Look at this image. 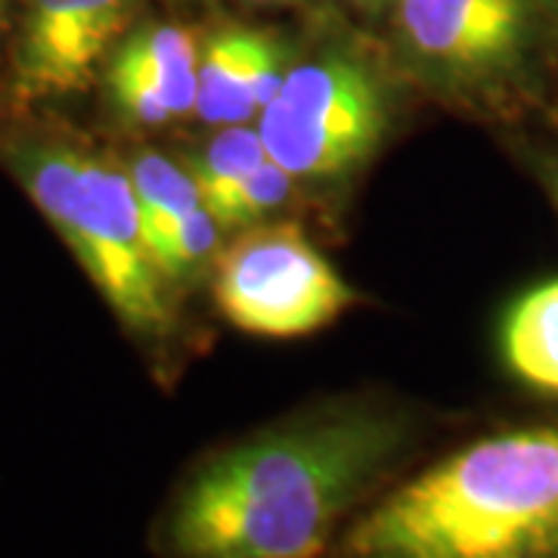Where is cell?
<instances>
[{
	"instance_id": "cell-18",
	"label": "cell",
	"mask_w": 558,
	"mask_h": 558,
	"mask_svg": "<svg viewBox=\"0 0 558 558\" xmlns=\"http://www.w3.org/2000/svg\"><path fill=\"white\" fill-rule=\"evenodd\" d=\"M553 3H556V10H558V0H553Z\"/></svg>"
},
{
	"instance_id": "cell-11",
	"label": "cell",
	"mask_w": 558,
	"mask_h": 558,
	"mask_svg": "<svg viewBox=\"0 0 558 558\" xmlns=\"http://www.w3.org/2000/svg\"><path fill=\"white\" fill-rule=\"evenodd\" d=\"M128 174L137 193L146 240H153L161 227L202 205V190L190 168L165 159L161 153H143Z\"/></svg>"
},
{
	"instance_id": "cell-14",
	"label": "cell",
	"mask_w": 558,
	"mask_h": 558,
	"mask_svg": "<svg viewBox=\"0 0 558 558\" xmlns=\"http://www.w3.org/2000/svg\"><path fill=\"white\" fill-rule=\"evenodd\" d=\"M292 180L295 178L282 165L267 159L233 190L205 202V208L218 218L220 227H248L286 205L292 196Z\"/></svg>"
},
{
	"instance_id": "cell-2",
	"label": "cell",
	"mask_w": 558,
	"mask_h": 558,
	"mask_svg": "<svg viewBox=\"0 0 558 558\" xmlns=\"http://www.w3.org/2000/svg\"><path fill=\"white\" fill-rule=\"evenodd\" d=\"M326 558H558V425L481 435L407 472Z\"/></svg>"
},
{
	"instance_id": "cell-9",
	"label": "cell",
	"mask_w": 558,
	"mask_h": 558,
	"mask_svg": "<svg viewBox=\"0 0 558 558\" xmlns=\"http://www.w3.org/2000/svg\"><path fill=\"white\" fill-rule=\"evenodd\" d=\"M502 357L527 388L558 398V279L534 286L509 307Z\"/></svg>"
},
{
	"instance_id": "cell-17",
	"label": "cell",
	"mask_w": 558,
	"mask_h": 558,
	"mask_svg": "<svg viewBox=\"0 0 558 558\" xmlns=\"http://www.w3.org/2000/svg\"><path fill=\"white\" fill-rule=\"evenodd\" d=\"M3 3H7V0H0V13H3Z\"/></svg>"
},
{
	"instance_id": "cell-10",
	"label": "cell",
	"mask_w": 558,
	"mask_h": 558,
	"mask_svg": "<svg viewBox=\"0 0 558 558\" xmlns=\"http://www.w3.org/2000/svg\"><path fill=\"white\" fill-rule=\"evenodd\" d=\"M260 32L223 28L211 35L199 53L196 116L205 124H245L258 116L252 87V57Z\"/></svg>"
},
{
	"instance_id": "cell-5",
	"label": "cell",
	"mask_w": 558,
	"mask_h": 558,
	"mask_svg": "<svg viewBox=\"0 0 558 558\" xmlns=\"http://www.w3.org/2000/svg\"><path fill=\"white\" fill-rule=\"evenodd\" d=\"M215 301L248 336L301 339L341 317L354 304V289L299 227L267 223L220 252Z\"/></svg>"
},
{
	"instance_id": "cell-7",
	"label": "cell",
	"mask_w": 558,
	"mask_h": 558,
	"mask_svg": "<svg viewBox=\"0 0 558 558\" xmlns=\"http://www.w3.org/2000/svg\"><path fill=\"white\" fill-rule=\"evenodd\" d=\"M398 20L418 60L459 78L512 69L524 44L521 0H398Z\"/></svg>"
},
{
	"instance_id": "cell-6",
	"label": "cell",
	"mask_w": 558,
	"mask_h": 558,
	"mask_svg": "<svg viewBox=\"0 0 558 558\" xmlns=\"http://www.w3.org/2000/svg\"><path fill=\"white\" fill-rule=\"evenodd\" d=\"M137 0H32L16 53L22 102L65 97L94 78Z\"/></svg>"
},
{
	"instance_id": "cell-8",
	"label": "cell",
	"mask_w": 558,
	"mask_h": 558,
	"mask_svg": "<svg viewBox=\"0 0 558 558\" xmlns=\"http://www.w3.org/2000/svg\"><path fill=\"white\" fill-rule=\"evenodd\" d=\"M109 90L121 112L137 124H165L196 112L199 40L180 25L143 28L121 44Z\"/></svg>"
},
{
	"instance_id": "cell-15",
	"label": "cell",
	"mask_w": 558,
	"mask_h": 558,
	"mask_svg": "<svg viewBox=\"0 0 558 558\" xmlns=\"http://www.w3.org/2000/svg\"><path fill=\"white\" fill-rule=\"evenodd\" d=\"M354 7H360V10H366V13H381L391 0H351Z\"/></svg>"
},
{
	"instance_id": "cell-12",
	"label": "cell",
	"mask_w": 558,
	"mask_h": 558,
	"mask_svg": "<svg viewBox=\"0 0 558 558\" xmlns=\"http://www.w3.org/2000/svg\"><path fill=\"white\" fill-rule=\"evenodd\" d=\"M264 161H267V149H264L258 128L227 124V131H220L208 140L199 153L186 161V168L199 183L202 202H208L220 193H227V190H233L240 180L248 178Z\"/></svg>"
},
{
	"instance_id": "cell-3",
	"label": "cell",
	"mask_w": 558,
	"mask_h": 558,
	"mask_svg": "<svg viewBox=\"0 0 558 558\" xmlns=\"http://www.w3.org/2000/svg\"><path fill=\"white\" fill-rule=\"evenodd\" d=\"M3 156L116 317L143 336L165 332V277L146 240L131 174L60 140H22Z\"/></svg>"
},
{
	"instance_id": "cell-4",
	"label": "cell",
	"mask_w": 558,
	"mask_h": 558,
	"mask_svg": "<svg viewBox=\"0 0 558 558\" xmlns=\"http://www.w3.org/2000/svg\"><path fill=\"white\" fill-rule=\"evenodd\" d=\"M388 128L379 78L354 57H323L289 69L260 109L267 159L292 178H336L366 161Z\"/></svg>"
},
{
	"instance_id": "cell-16",
	"label": "cell",
	"mask_w": 558,
	"mask_h": 558,
	"mask_svg": "<svg viewBox=\"0 0 558 558\" xmlns=\"http://www.w3.org/2000/svg\"><path fill=\"white\" fill-rule=\"evenodd\" d=\"M258 3H277V0H258Z\"/></svg>"
},
{
	"instance_id": "cell-13",
	"label": "cell",
	"mask_w": 558,
	"mask_h": 558,
	"mask_svg": "<svg viewBox=\"0 0 558 558\" xmlns=\"http://www.w3.org/2000/svg\"><path fill=\"white\" fill-rule=\"evenodd\" d=\"M218 218L205 208V202L199 208L180 215L178 220H171L168 227H161L159 233L149 240L161 277H186L199 267L202 260L211 258V252L218 245Z\"/></svg>"
},
{
	"instance_id": "cell-1",
	"label": "cell",
	"mask_w": 558,
	"mask_h": 558,
	"mask_svg": "<svg viewBox=\"0 0 558 558\" xmlns=\"http://www.w3.org/2000/svg\"><path fill=\"white\" fill-rule=\"evenodd\" d=\"M407 410L351 400L196 459L153 524L159 558H326L416 453Z\"/></svg>"
}]
</instances>
